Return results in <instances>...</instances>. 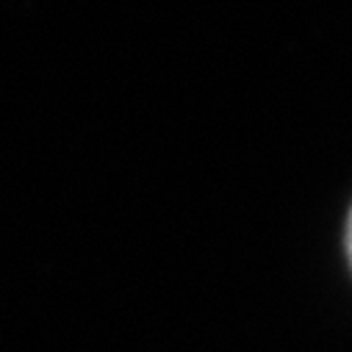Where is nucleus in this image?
Instances as JSON below:
<instances>
[{"label": "nucleus", "mask_w": 352, "mask_h": 352, "mask_svg": "<svg viewBox=\"0 0 352 352\" xmlns=\"http://www.w3.org/2000/svg\"><path fill=\"white\" fill-rule=\"evenodd\" d=\"M346 247H349V258H352V214H349V225H346Z\"/></svg>", "instance_id": "f257e3e1"}]
</instances>
